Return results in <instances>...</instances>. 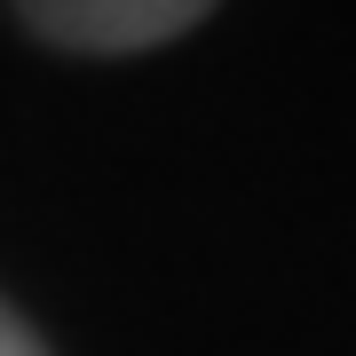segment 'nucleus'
<instances>
[{
  "label": "nucleus",
  "instance_id": "obj_1",
  "mask_svg": "<svg viewBox=\"0 0 356 356\" xmlns=\"http://www.w3.org/2000/svg\"><path fill=\"white\" fill-rule=\"evenodd\" d=\"M214 0H16V16L56 40V48H79V56H135V48H159V40L191 32Z\"/></svg>",
  "mask_w": 356,
  "mask_h": 356
},
{
  "label": "nucleus",
  "instance_id": "obj_2",
  "mask_svg": "<svg viewBox=\"0 0 356 356\" xmlns=\"http://www.w3.org/2000/svg\"><path fill=\"white\" fill-rule=\"evenodd\" d=\"M0 356H48V348H40V341H32V325H24V317H16V309H8V301H0Z\"/></svg>",
  "mask_w": 356,
  "mask_h": 356
}]
</instances>
